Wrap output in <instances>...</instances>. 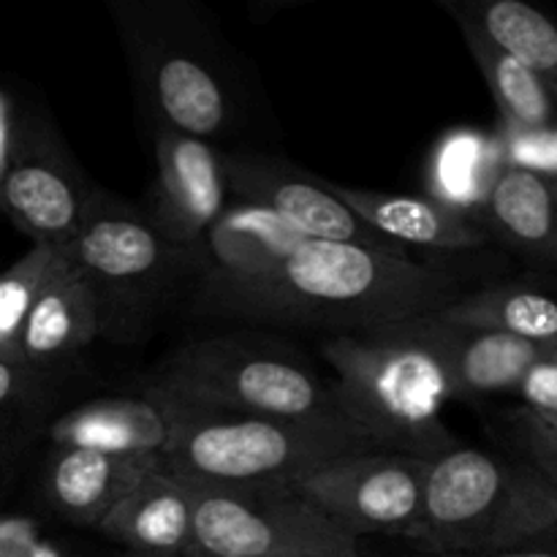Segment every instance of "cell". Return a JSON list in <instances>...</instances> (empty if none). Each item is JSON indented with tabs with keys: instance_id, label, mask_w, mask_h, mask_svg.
<instances>
[{
	"instance_id": "1",
	"label": "cell",
	"mask_w": 557,
	"mask_h": 557,
	"mask_svg": "<svg viewBox=\"0 0 557 557\" xmlns=\"http://www.w3.org/2000/svg\"><path fill=\"white\" fill-rule=\"evenodd\" d=\"M449 270L406 253L302 239L264 281L199 299L210 313L364 335L430 315L460 297Z\"/></svg>"
},
{
	"instance_id": "2",
	"label": "cell",
	"mask_w": 557,
	"mask_h": 557,
	"mask_svg": "<svg viewBox=\"0 0 557 557\" xmlns=\"http://www.w3.org/2000/svg\"><path fill=\"white\" fill-rule=\"evenodd\" d=\"M555 533L557 495L525 460L455 446L430 460L408 542L428 555H484Z\"/></svg>"
},
{
	"instance_id": "3",
	"label": "cell",
	"mask_w": 557,
	"mask_h": 557,
	"mask_svg": "<svg viewBox=\"0 0 557 557\" xmlns=\"http://www.w3.org/2000/svg\"><path fill=\"white\" fill-rule=\"evenodd\" d=\"M147 392L190 413L359 428L335 381L277 348L237 337L185 343L158 370Z\"/></svg>"
},
{
	"instance_id": "4",
	"label": "cell",
	"mask_w": 557,
	"mask_h": 557,
	"mask_svg": "<svg viewBox=\"0 0 557 557\" xmlns=\"http://www.w3.org/2000/svg\"><path fill=\"white\" fill-rule=\"evenodd\" d=\"M321 357L335 370L348 417L381 449L433 460L460 446L441 419L451 400L444 370L400 324L326 337Z\"/></svg>"
},
{
	"instance_id": "5",
	"label": "cell",
	"mask_w": 557,
	"mask_h": 557,
	"mask_svg": "<svg viewBox=\"0 0 557 557\" xmlns=\"http://www.w3.org/2000/svg\"><path fill=\"white\" fill-rule=\"evenodd\" d=\"M368 449L381 446L348 424L183 411L161 468L183 482L215 487H297L332 460Z\"/></svg>"
},
{
	"instance_id": "6",
	"label": "cell",
	"mask_w": 557,
	"mask_h": 557,
	"mask_svg": "<svg viewBox=\"0 0 557 557\" xmlns=\"http://www.w3.org/2000/svg\"><path fill=\"white\" fill-rule=\"evenodd\" d=\"M190 557H364L294 487H215L185 482Z\"/></svg>"
},
{
	"instance_id": "7",
	"label": "cell",
	"mask_w": 557,
	"mask_h": 557,
	"mask_svg": "<svg viewBox=\"0 0 557 557\" xmlns=\"http://www.w3.org/2000/svg\"><path fill=\"white\" fill-rule=\"evenodd\" d=\"M120 30L152 128L210 145L226 134L237 112L232 82L188 22L131 16L128 22L120 20Z\"/></svg>"
},
{
	"instance_id": "8",
	"label": "cell",
	"mask_w": 557,
	"mask_h": 557,
	"mask_svg": "<svg viewBox=\"0 0 557 557\" xmlns=\"http://www.w3.org/2000/svg\"><path fill=\"white\" fill-rule=\"evenodd\" d=\"M65 253L92 286L101 332L128 330L190 261L152 228L145 212L103 194L92 196Z\"/></svg>"
},
{
	"instance_id": "9",
	"label": "cell",
	"mask_w": 557,
	"mask_h": 557,
	"mask_svg": "<svg viewBox=\"0 0 557 557\" xmlns=\"http://www.w3.org/2000/svg\"><path fill=\"white\" fill-rule=\"evenodd\" d=\"M430 460L368 449L332 460L299 482L297 493L351 539L411 536L422 509Z\"/></svg>"
},
{
	"instance_id": "10",
	"label": "cell",
	"mask_w": 557,
	"mask_h": 557,
	"mask_svg": "<svg viewBox=\"0 0 557 557\" xmlns=\"http://www.w3.org/2000/svg\"><path fill=\"white\" fill-rule=\"evenodd\" d=\"M223 174H226L228 196L237 205L272 212L297 228L302 237L321 239V243L364 245V248L408 256L406 248L389 243L375 234L368 223L359 221L330 183L299 172L297 166L281 158L228 152L223 156Z\"/></svg>"
},
{
	"instance_id": "11",
	"label": "cell",
	"mask_w": 557,
	"mask_h": 557,
	"mask_svg": "<svg viewBox=\"0 0 557 557\" xmlns=\"http://www.w3.org/2000/svg\"><path fill=\"white\" fill-rule=\"evenodd\" d=\"M156 180L150 185L145 218L172 248L188 256L205 243L207 232L232 205L223 152L210 141L156 131Z\"/></svg>"
},
{
	"instance_id": "12",
	"label": "cell",
	"mask_w": 557,
	"mask_h": 557,
	"mask_svg": "<svg viewBox=\"0 0 557 557\" xmlns=\"http://www.w3.org/2000/svg\"><path fill=\"white\" fill-rule=\"evenodd\" d=\"M96 190L63 158L44 145L11 150L0 174V212L33 245L69 250L85 223Z\"/></svg>"
},
{
	"instance_id": "13",
	"label": "cell",
	"mask_w": 557,
	"mask_h": 557,
	"mask_svg": "<svg viewBox=\"0 0 557 557\" xmlns=\"http://www.w3.org/2000/svg\"><path fill=\"white\" fill-rule=\"evenodd\" d=\"M400 326L444 370L451 400L473 403L482 397L517 392L522 375L547 354V348L536 343L446 324L433 313L403 321Z\"/></svg>"
},
{
	"instance_id": "14",
	"label": "cell",
	"mask_w": 557,
	"mask_h": 557,
	"mask_svg": "<svg viewBox=\"0 0 557 557\" xmlns=\"http://www.w3.org/2000/svg\"><path fill=\"white\" fill-rule=\"evenodd\" d=\"M302 239L308 237L272 212L232 201L194 253L201 270L199 299L264 281Z\"/></svg>"
},
{
	"instance_id": "15",
	"label": "cell",
	"mask_w": 557,
	"mask_h": 557,
	"mask_svg": "<svg viewBox=\"0 0 557 557\" xmlns=\"http://www.w3.org/2000/svg\"><path fill=\"white\" fill-rule=\"evenodd\" d=\"M183 411L163 397H109L71 408L49 428L54 446L112 451L161 460L172 444Z\"/></svg>"
},
{
	"instance_id": "16",
	"label": "cell",
	"mask_w": 557,
	"mask_h": 557,
	"mask_svg": "<svg viewBox=\"0 0 557 557\" xmlns=\"http://www.w3.org/2000/svg\"><path fill=\"white\" fill-rule=\"evenodd\" d=\"M156 468H161V460L152 457L54 446L44 476V493L49 506L71 525L98 528Z\"/></svg>"
},
{
	"instance_id": "17",
	"label": "cell",
	"mask_w": 557,
	"mask_h": 557,
	"mask_svg": "<svg viewBox=\"0 0 557 557\" xmlns=\"http://www.w3.org/2000/svg\"><path fill=\"white\" fill-rule=\"evenodd\" d=\"M101 335L92 286L69 259L33 305L20 335V362L47 375L74 362Z\"/></svg>"
},
{
	"instance_id": "18",
	"label": "cell",
	"mask_w": 557,
	"mask_h": 557,
	"mask_svg": "<svg viewBox=\"0 0 557 557\" xmlns=\"http://www.w3.org/2000/svg\"><path fill=\"white\" fill-rule=\"evenodd\" d=\"M332 190L359 221L406 250L408 245L435 250H476L490 243L487 228L479 218L451 210L433 196L384 194L343 185H332Z\"/></svg>"
},
{
	"instance_id": "19",
	"label": "cell",
	"mask_w": 557,
	"mask_h": 557,
	"mask_svg": "<svg viewBox=\"0 0 557 557\" xmlns=\"http://www.w3.org/2000/svg\"><path fill=\"white\" fill-rule=\"evenodd\" d=\"M490 237H498L533 267L557 275V180L506 166L479 215Z\"/></svg>"
},
{
	"instance_id": "20",
	"label": "cell",
	"mask_w": 557,
	"mask_h": 557,
	"mask_svg": "<svg viewBox=\"0 0 557 557\" xmlns=\"http://www.w3.org/2000/svg\"><path fill=\"white\" fill-rule=\"evenodd\" d=\"M103 536L141 555L190 553V495L163 468L147 473L98 525Z\"/></svg>"
},
{
	"instance_id": "21",
	"label": "cell",
	"mask_w": 557,
	"mask_h": 557,
	"mask_svg": "<svg viewBox=\"0 0 557 557\" xmlns=\"http://www.w3.org/2000/svg\"><path fill=\"white\" fill-rule=\"evenodd\" d=\"M506 169L498 134L455 128L435 145L428 163L430 196L457 212L479 218L495 180Z\"/></svg>"
},
{
	"instance_id": "22",
	"label": "cell",
	"mask_w": 557,
	"mask_h": 557,
	"mask_svg": "<svg viewBox=\"0 0 557 557\" xmlns=\"http://www.w3.org/2000/svg\"><path fill=\"white\" fill-rule=\"evenodd\" d=\"M433 315L446 324L498 332L544 348L557 343V299L539 288L493 286L460 294Z\"/></svg>"
},
{
	"instance_id": "23",
	"label": "cell",
	"mask_w": 557,
	"mask_h": 557,
	"mask_svg": "<svg viewBox=\"0 0 557 557\" xmlns=\"http://www.w3.org/2000/svg\"><path fill=\"white\" fill-rule=\"evenodd\" d=\"M451 14L471 20L490 41L520 60L553 92L557 103V22L522 0H466Z\"/></svg>"
},
{
	"instance_id": "24",
	"label": "cell",
	"mask_w": 557,
	"mask_h": 557,
	"mask_svg": "<svg viewBox=\"0 0 557 557\" xmlns=\"http://www.w3.org/2000/svg\"><path fill=\"white\" fill-rule=\"evenodd\" d=\"M455 20L466 38L468 52L476 60L479 71L498 103L504 125L525 131H553L557 125V103L544 82L531 74L520 60L504 52L498 44L490 41L471 20L460 14H455Z\"/></svg>"
},
{
	"instance_id": "25",
	"label": "cell",
	"mask_w": 557,
	"mask_h": 557,
	"mask_svg": "<svg viewBox=\"0 0 557 557\" xmlns=\"http://www.w3.org/2000/svg\"><path fill=\"white\" fill-rule=\"evenodd\" d=\"M69 264V253L33 245L20 261L0 272V359L20 362V335L44 288Z\"/></svg>"
},
{
	"instance_id": "26",
	"label": "cell",
	"mask_w": 557,
	"mask_h": 557,
	"mask_svg": "<svg viewBox=\"0 0 557 557\" xmlns=\"http://www.w3.org/2000/svg\"><path fill=\"white\" fill-rule=\"evenodd\" d=\"M553 131H525V128H511V125H504V128L498 131V136H500V145H504L506 166L528 169V172L555 177Z\"/></svg>"
},
{
	"instance_id": "27",
	"label": "cell",
	"mask_w": 557,
	"mask_h": 557,
	"mask_svg": "<svg viewBox=\"0 0 557 557\" xmlns=\"http://www.w3.org/2000/svg\"><path fill=\"white\" fill-rule=\"evenodd\" d=\"M511 433H515V441L517 446H520L528 466H531L557 495V438L555 435H549L528 408L511 413Z\"/></svg>"
},
{
	"instance_id": "28",
	"label": "cell",
	"mask_w": 557,
	"mask_h": 557,
	"mask_svg": "<svg viewBox=\"0 0 557 557\" xmlns=\"http://www.w3.org/2000/svg\"><path fill=\"white\" fill-rule=\"evenodd\" d=\"M517 395L522 397L528 411L557 413V359L544 354L525 375H522Z\"/></svg>"
},
{
	"instance_id": "29",
	"label": "cell",
	"mask_w": 557,
	"mask_h": 557,
	"mask_svg": "<svg viewBox=\"0 0 557 557\" xmlns=\"http://www.w3.org/2000/svg\"><path fill=\"white\" fill-rule=\"evenodd\" d=\"M44 375L33 373L27 364L11 362V359H0V422L9 417L11 411L22 408L38 397L41 392Z\"/></svg>"
},
{
	"instance_id": "30",
	"label": "cell",
	"mask_w": 557,
	"mask_h": 557,
	"mask_svg": "<svg viewBox=\"0 0 557 557\" xmlns=\"http://www.w3.org/2000/svg\"><path fill=\"white\" fill-rule=\"evenodd\" d=\"M430 557H557V547L553 544H525V547L515 549H498V553H484V555H430Z\"/></svg>"
},
{
	"instance_id": "31",
	"label": "cell",
	"mask_w": 557,
	"mask_h": 557,
	"mask_svg": "<svg viewBox=\"0 0 557 557\" xmlns=\"http://www.w3.org/2000/svg\"><path fill=\"white\" fill-rule=\"evenodd\" d=\"M11 158V131H9V107L0 98V174L5 172Z\"/></svg>"
},
{
	"instance_id": "32",
	"label": "cell",
	"mask_w": 557,
	"mask_h": 557,
	"mask_svg": "<svg viewBox=\"0 0 557 557\" xmlns=\"http://www.w3.org/2000/svg\"><path fill=\"white\" fill-rule=\"evenodd\" d=\"M531 413L536 417V422L542 424L549 435H555L557 438V413H536V411H531Z\"/></svg>"
},
{
	"instance_id": "33",
	"label": "cell",
	"mask_w": 557,
	"mask_h": 557,
	"mask_svg": "<svg viewBox=\"0 0 557 557\" xmlns=\"http://www.w3.org/2000/svg\"><path fill=\"white\" fill-rule=\"evenodd\" d=\"M128 557H190V555H174V553H166V555H141V553H128Z\"/></svg>"
},
{
	"instance_id": "34",
	"label": "cell",
	"mask_w": 557,
	"mask_h": 557,
	"mask_svg": "<svg viewBox=\"0 0 557 557\" xmlns=\"http://www.w3.org/2000/svg\"><path fill=\"white\" fill-rule=\"evenodd\" d=\"M553 141H555V177H557V125H555V131H553Z\"/></svg>"
},
{
	"instance_id": "35",
	"label": "cell",
	"mask_w": 557,
	"mask_h": 557,
	"mask_svg": "<svg viewBox=\"0 0 557 557\" xmlns=\"http://www.w3.org/2000/svg\"><path fill=\"white\" fill-rule=\"evenodd\" d=\"M547 357H553V359H557V343H553V346L547 348Z\"/></svg>"
},
{
	"instance_id": "36",
	"label": "cell",
	"mask_w": 557,
	"mask_h": 557,
	"mask_svg": "<svg viewBox=\"0 0 557 557\" xmlns=\"http://www.w3.org/2000/svg\"><path fill=\"white\" fill-rule=\"evenodd\" d=\"M288 557H294V555H288Z\"/></svg>"
}]
</instances>
